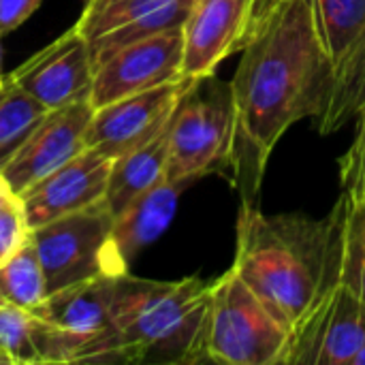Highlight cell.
I'll return each mask as SVG.
<instances>
[{
  "label": "cell",
  "mask_w": 365,
  "mask_h": 365,
  "mask_svg": "<svg viewBox=\"0 0 365 365\" xmlns=\"http://www.w3.org/2000/svg\"><path fill=\"white\" fill-rule=\"evenodd\" d=\"M169 126L171 122L148 143L113 158L105 192V205L113 216L167 178Z\"/></svg>",
  "instance_id": "cell-17"
},
{
  "label": "cell",
  "mask_w": 365,
  "mask_h": 365,
  "mask_svg": "<svg viewBox=\"0 0 365 365\" xmlns=\"http://www.w3.org/2000/svg\"><path fill=\"white\" fill-rule=\"evenodd\" d=\"M188 9L184 0H86L75 28L88 45L92 68H96L135 41L180 28Z\"/></svg>",
  "instance_id": "cell-10"
},
{
  "label": "cell",
  "mask_w": 365,
  "mask_h": 365,
  "mask_svg": "<svg viewBox=\"0 0 365 365\" xmlns=\"http://www.w3.org/2000/svg\"><path fill=\"white\" fill-rule=\"evenodd\" d=\"M349 210L344 192L323 220L240 207L233 269L289 334L340 284Z\"/></svg>",
  "instance_id": "cell-2"
},
{
  "label": "cell",
  "mask_w": 365,
  "mask_h": 365,
  "mask_svg": "<svg viewBox=\"0 0 365 365\" xmlns=\"http://www.w3.org/2000/svg\"><path fill=\"white\" fill-rule=\"evenodd\" d=\"M111 158L94 148L51 171L47 178L19 195L30 229L58 220L62 216L94 207L105 201Z\"/></svg>",
  "instance_id": "cell-15"
},
{
  "label": "cell",
  "mask_w": 365,
  "mask_h": 365,
  "mask_svg": "<svg viewBox=\"0 0 365 365\" xmlns=\"http://www.w3.org/2000/svg\"><path fill=\"white\" fill-rule=\"evenodd\" d=\"M11 195H15V192H13V190H11L9 186H6V182H4V180L0 178V207H2L4 203H6V199H9Z\"/></svg>",
  "instance_id": "cell-27"
},
{
  "label": "cell",
  "mask_w": 365,
  "mask_h": 365,
  "mask_svg": "<svg viewBox=\"0 0 365 365\" xmlns=\"http://www.w3.org/2000/svg\"><path fill=\"white\" fill-rule=\"evenodd\" d=\"M6 257H9V252H6V250H4V246L0 244V265H2V261H4Z\"/></svg>",
  "instance_id": "cell-30"
},
{
  "label": "cell",
  "mask_w": 365,
  "mask_h": 365,
  "mask_svg": "<svg viewBox=\"0 0 365 365\" xmlns=\"http://www.w3.org/2000/svg\"><path fill=\"white\" fill-rule=\"evenodd\" d=\"M182 188L180 184L163 180L113 216L111 252L124 272H128L133 259L139 257L143 248L154 244L169 229L178 212Z\"/></svg>",
  "instance_id": "cell-16"
},
{
  "label": "cell",
  "mask_w": 365,
  "mask_h": 365,
  "mask_svg": "<svg viewBox=\"0 0 365 365\" xmlns=\"http://www.w3.org/2000/svg\"><path fill=\"white\" fill-rule=\"evenodd\" d=\"M28 237H30V227L24 214L21 199L17 195H11L6 203L0 207V244L11 255Z\"/></svg>",
  "instance_id": "cell-25"
},
{
  "label": "cell",
  "mask_w": 365,
  "mask_h": 365,
  "mask_svg": "<svg viewBox=\"0 0 365 365\" xmlns=\"http://www.w3.org/2000/svg\"><path fill=\"white\" fill-rule=\"evenodd\" d=\"M0 351H4L15 365L43 364V357L34 342L30 310L0 306Z\"/></svg>",
  "instance_id": "cell-22"
},
{
  "label": "cell",
  "mask_w": 365,
  "mask_h": 365,
  "mask_svg": "<svg viewBox=\"0 0 365 365\" xmlns=\"http://www.w3.org/2000/svg\"><path fill=\"white\" fill-rule=\"evenodd\" d=\"M182 26L135 41L103 60L92 75L90 103L94 109L113 101L182 79Z\"/></svg>",
  "instance_id": "cell-9"
},
{
  "label": "cell",
  "mask_w": 365,
  "mask_h": 365,
  "mask_svg": "<svg viewBox=\"0 0 365 365\" xmlns=\"http://www.w3.org/2000/svg\"><path fill=\"white\" fill-rule=\"evenodd\" d=\"M45 109L9 77L0 88V171L45 120Z\"/></svg>",
  "instance_id": "cell-21"
},
{
  "label": "cell",
  "mask_w": 365,
  "mask_h": 365,
  "mask_svg": "<svg viewBox=\"0 0 365 365\" xmlns=\"http://www.w3.org/2000/svg\"><path fill=\"white\" fill-rule=\"evenodd\" d=\"M192 83L182 77L94 109L86 130V148H94L113 160L148 143L171 122L184 92Z\"/></svg>",
  "instance_id": "cell-11"
},
{
  "label": "cell",
  "mask_w": 365,
  "mask_h": 365,
  "mask_svg": "<svg viewBox=\"0 0 365 365\" xmlns=\"http://www.w3.org/2000/svg\"><path fill=\"white\" fill-rule=\"evenodd\" d=\"M92 75L94 68L88 45L73 26L11 71L9 79L45 109L53 111L90 98Z\"/></svg>",
  "instance_id": "cell-13"
},
{
  "label": "cell",
  "mask_w": 365,
  "mask_h": 365,
  "mask_svg": "<svg viewBox=\"0 0 365 365\" xmlns=\"http://www.w3.org/2000/svg\"><path fill=\"white\" fill-rule=\"evenodd\" d=\"M2 83H4V79H2V75H0V88H2Z\"/></svg>",
  "instance_id": "cell-32"
},
{
  "label": "cell",
  "mask_w": 365,
  "mask_h": 365,
  "mask_svg": "<svg viewBox=\"0 0 365 365\" xmlns=\"http://www.w3.org/2000/svg\"><path fill=\"white\" fill-rule=\"evenodd\" d=\"M47 297L45 274L32 240L28 237L0 265V306L36 308Z\"/></svg>",
  "instance_id": "cell-20"
},
{
  "label": "cell",
  "mask_w": 365,
  "mask_h": 365,
  "mask_svg": "<svg viewBox=\"0 0 365 365\" xmlns=\"http://www.w3.org/2000/svg\"><path fill=\"white\" fill-rule=\"evenodd\" d=\"M289 329L269 312L231 267L210 284L201 340L203 361L225 365H280Z\"/></svg>",
  "instance_id": "cell-5"
},
{
  "label": "cell",
  "mask_w": 365,
  "mask_h": 365,
  "mask_svg": "<svg viewBox=\"0 0 365 365\" xmlns=\"http://www.w3.org/2000/svg\"><path fill=\"white\" fill-rule=\"evenodd\" d=\"M92 113L94 107L90 98L49 111L0 171L6 186L19 197L51 171L81 154L86 150V130Z\"/></svg>",
  "instance_id": "cell-14"
},
{
  "label": "cell",
  "mask_w": 365,
  "mask_h": 365,
  "mask_svg": "<svg viewBox=\"0 0 365 365\" xmlns=\"http://www.w3.org/2000/svg\"><path fill=\"white\" fill-rule=\"evenodd\" d=\"M0 365H15V364H13V359H11L4 351H0Z\"/></svg>",
  "instance_id": "cell-29"
},
{
  "label": "cell",
  "mask_w": 365,
  "mask_h": 365,
  "mask_svg": "<svg viewBox=\"0 0 365 365\" xmlns=\"http://www.w3.org/2000/svg\"><path fill=\"white\" fill-rule=\"evenodd\" d=\"M334 66L310 0H259L231 79L235 135L229 156L242 203L257 205L269 154L299 120L317 118Z\"/></svg>",
  "instance_id": "cell-1"
},
{
  "label": "cell",
  "mask_w": 365,
  "mask_h": 365,
  "mask_svg": "<svg viewBox=\"0 0 365 365\" xmlns=\"http://www.w3.org/2000/svg\"><path fill=\"white\" fill-rule=\"evenodd\" d=\"M115 278L60 289L30 310L43 364H120L111 323Z\"/></svg>",
  "instance_id": "cell-4"
},
{
  "label": "cell",
  "mask_w": 365,
  "mask_h": 365,
  "mask_svg": "<svg viewBox=\"0 0 365 365\" xmlns=\"http://www.w3.org/2000/svg\"><path fill=\"white\" fill-rule=\"evenodd\" d=\"M184 2H186V4H188V6H190V4H192V2H195V0H184Z\"/></svg>",
  "instance_id": "cell-31"
},
{
  "label": "cell",
  "mask_w": 365,
  "mask_h": 365,
  "mask_svg": "<svg viewBox=\"0 0 365 365\" xmlns=\"http://www.w3.org/2000/svg\"><path fill=\"white\" fill-rule=\"evenodd\" d=\"M41 4L43 0H0V38L17 30Z\"/></svg>",
  "instance_id": "cell-26"
},
{
  "label": "cell",
  "mask_w": 365,
  "mask_h": 365,
  "mask_svg": "<svg viewBox=\"0 0 365 365\" xmlns=\"http://www.w3.org/2000/svg\"><path fill=\"white\" fill-rule=\"evenodd\" d=\"M340 282L349 287L365 304V203H359V205L351 203V210H349L346 229H344Z\"/></svg>",
  "instance_id": "cell-23"
},
{
  "label": "cell",
  "mask_w": 365,
  "mask_h": 365,
  "mask_svg": "<svg viewBox=\"0 0 365 365\" xmlns=\"http://www.w3.org/2000/svg\"><path fill=\"white\" fill-rule=\"evenodd\" d=\"M353 365H365V342H364V346L359 349V353L355 355V359H353Z\"/></svg>",
  "instance_id": "cell-28"
},
{
  "label": "cell",
  "mask_w": 365,
  "mask_h": 365,
  "mask_svg": "<svg viewBox=\"0 0 365 365\" xmlns=\"http://www.w3.org/2000/svg\"><path fill=\"white\" fill-rule=\"evenodd\" d=\"M365 105V32L334 66L331 86L323 111L314 118L321 135L338 133Z\"/></svg>",
  "instance_id": "cell-18"
},
{
  "label": "cell",
  "mask_w": 365,
  "mask_h": 365,
  "mask_svg": "<svg viewBox=\"0 0 365 365\" xmlns=\"http://www.w3.org/2000/svg\"><path fill=\"white\" fill-rule=\"evenodd\" d=\"M314 26L331 66L365 32V0H310Z\"/></svg>",
  "instance_id": "cell-19"
},
{
  "label": "cell",
  "mask_w": 365,
  "mask_h": 365,
  "mask_svg": "<svg viewBox=\"0 0 365 365\" xmlns=\"http://www.w3.org/2000/svg\"><path fill=\"white\" fill-rule=\"evenodd\" d=\"M259 0H195L182 24V77H214L225 58L242 51Z\"/></svg>",
  "instance_id": "cell-12"
},
{
  "label": "cell",
  "mask_w": 365,
  "mask_h": 365,
  "mask_svg": "<svg viewBox=\"0 0 365 365\" xmlns=\"http://www.w3.org/2000/svg\"><path fill=\"white\" fill-rule=\"evenodd\" d=\"M111 227L113 214L103 201L30 229V240L45 274L47 295L98 276L128 274L111 252Z\"/></svg>",
  "instance_id": "cell-7"
},
{
  "label": "cell",
  "mask_w": 365,
  "mask_h": 365,
  "mask_svg": "<svg viewBox=\"0 0 365 365\" xmlns=\"http://www.w3.org/2000/svg\"><path fill=\"white\" fill-rule=\"evenodd\" d=\"M365 342V304L342 282L289 334L282 365H353Z\"/></svg>",
  "instance_id": "cell-8"
},
{
  "label": "cell",
  "mask_w": 365,
  "mask_h": 365,
  "mask_svg": "<svg viewBox=\"0 0 365 365\" xmlns=\"http://www.w3.org/2000/svg\"><path fill=\"white\" fill-rule=\"evenodd\" d=\"M233 135L235 103L231 81L216 77L195 81L171 118L165 180L186 186L220 165H229Z\"/></svg>",
  "instance_id": "cell-6"
},
{
  "label": "cell",
  "mask_w": 365,
  "mask_h": 365,
  "mask_svg": "<svg viewBox=\"0 0 365 365\" xmlns=\"http://www.w3.org/2000/svg\"><path fill=\"white\" fill-rule=\"evenodd\" d=\"M210 284L201 278L158 282L115 278L111 323L120 364H197L207 317Z\"/></svg>",
  "instance_id": "cell-3"
},
{
  "label": "cell",
  "mask_w": 365,
  "mask_h": 365,
  "mask_svg": "<svg viewBox=\"0 0 365 365\" xmlns=\"http://www.w3.org/2000/svg\"><path fill=\"white\" fill-rule=\"evenodd\" d=\"M357 128L349 152L340 158V184L342 192L353 205L365 203V105L355 115Z\"/></svg>",
  "instance_id": "cell-24"
}]
</instances>
